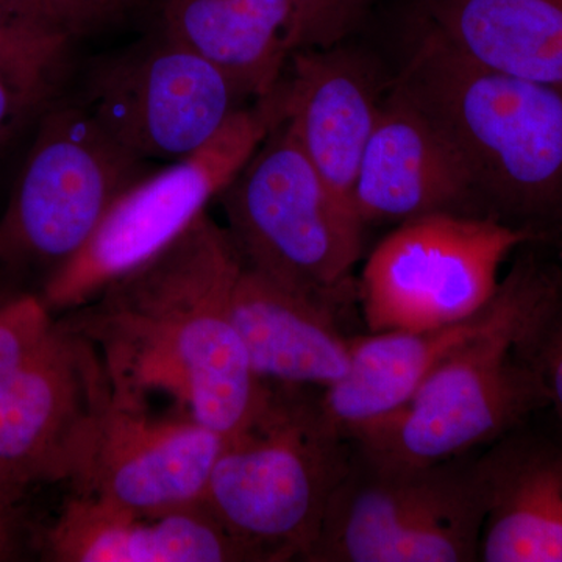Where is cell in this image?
Returning a JSON list of instances; mask_svg holds the SVG:
<instances>
[{"label": "cell", "instance_id": "obj_1", "mask_svg": "<svg viewBox=\"0 0 562 562\" xmlns=\"http://www.w3.org/2000/svg\"><path fill=\"white\" fill-rule=\"evenodd\" d=\"M231 233L202 214L168 249L109 284L70 319L109 369L113 391L180 412L225 439L250 424L269 395L233 325L243 269Z\"/></svg>", "mask_w": 562, "mask_h": 562}, {"label": "cell", "instance_id": "obj_2", "mask_svg": "<svg viewBox=\"0 0 562 562\" xmlns=\"http://www.w3.org/2000/svg\"><path fill=\"white\" fill-rule=\"evenodd\" d=\"M395 91L447 140L483 217L546 244L561 235V88L484 68L431 29Z\"/></svg>", "mask_w": 562, "mask_h": 562}, {"label": "cell", "instance_id": "obj_3", "mask_svg": "<svg viewBox=\"0 0 562 562\" xmlns=\"http://www.w3.org/2000/svg\"><path fill=\"white\" fill-rule=\"evenodd\" d=\"M269 386L258 416L225 439L202 503L251 562L306 561L353 446L308 387Z\"/></svg>", "mask_w": 562, "mask_h": 562}, {"label": "cell", "instance_id": "obj_4", "mask_svg": "<svg viewBox=\"0 0 562 562\" xmlns=\"http://www.w3.org/2000/svg\"><path fill=\"white\" fill-rule=\"evenodd\" d=\"M561 283L560 260L547 258L508 317L449 355L397 409L350 432L355 450L391 464H435L479 452L543 412L541 383L517 346Z\"/></svg>", "mask_w": 562, "mask_h": 562}, {"label": "cell", "instance_id": "obj_5", "mask_svg": "<svg viewBox=\"0 0 562 562\" xmlns=\"http://www.w3.org/2000/svg\"><path fill=\"white\" fill-rule=\"evenodd\" d=\"M480 453L405 465L353 447L306 561H479L487 512Z\"/></svg>", "mask_w": 562, "mask_h": 562}, {"label": "cell", "instance_id": "obj_6", "mask_svg": "<svg viewBox=\"0 0 562 562\" xmlns=\"http://www.w3.org/2000/svg\"><path fill=\"white\" fill-rule=\"evenodd\" d=\"M217 199L247 266L342 308L364 227L333 198L286 121L266 136Z\"/></svg>", "mask_w": 562, "mask_h": 562}, {"label": "cell", "instance_id": "obj_7", "mask_svg": "<svg viewBox=\"0 0 562 562\" xmlns=\"http://www.w3.org/2000/svg\"><path fill=\"white\" fill-rule=\"evenodd\" d=\"M280 85L236 111L201 149L122 192L90 241L50 273L43 294L49 308L87 305L177 241L284 120Z\"/></svg>", "mask_w": 562, "mask_h": 562}, {"label": "cell", "instance_id": "obj_8", "mask_svg": "<svg viewBox=\"0 0 562 562\" xmlns=\"http://www.w3.org/2000/svg\"><path fill=\"white\" fill-rule=\"evenodd\" d=\"M538 236L491 217L436 213L402 222L362 269L369 331L420 330L472 316L494 297L506 258Z\"/></svg>", "mask_w": 562, "mask_h": 562}, {"label": "cell", "instance_id": "obj_9", "mask_svg": "<svg viewBox=\"0 0 562 562\" xmlns=\"http://www.w3.org/2000/svg\"><path fill=\"white\" fill-rule=\"evenodd\" d=\"M146 161L125 150L83 105L52 111L0 221V258L50 265L79 254Z\"/></svg>", "mask_w": 562, "mask_h": 562}, {"label": "cell", "instance_id": "obj_10", "mask_svg": "<svg viewBox=\"0 0 562 562\" xmlns=\"http://www.w3.org/2000/svg\"><path fill=\"white\" fill-rule=\"evenodd\" d=\"M244 99L217 66L161 31L95 66L83 106L139 160L179 161L213 139Z\"/></svg>", "mask_w": 562, "mask_h": 562}, {"label": "cell", "instance_id": "obj_11", "mask_svg": "<svg viewBox=\"0 0 562 562\" xmlns=\"http://www.w3.org/2000/svg\"><path fill=\"white\" fill-rule=\"evenodd\" d=\"M113 401L101 351L70 325L18 371L0 376V460L29 484L69 482L87 472Z\"/></svg>", "mask_w": 562, "mask_h": 562}, {"label": "cell", "instance_id": "obj_12", "mask_svg": "<svg viewBox=\"0 0 562 562\" xmlns=\"http://www.w3.org/2000/svg\"><path fill=\"white\" fill-rule=\"evenodd\" d=\"M225 438L184 413L157 416L149 401L113 391L87 472L74 492L168 512L202 502Z\"/></svg>", "mask_w": 562, "mask_h": 562}, {"label": "cell", "instance_id": "obj_13", "mask_svg": "<svg viewBox=\"0 0 562 562\" xmlns=\"http://www.w3.org/2000/svg\"><path fill=\"white\" fill-rule=\"evenodd\" d=\"M541 243L525 244L494 297L480 312L439 327L369 331L351 338L346 376L322 391V412L333 427L350 432L397 409L449 355L497 325L522 303L547 257Z\"/></svg>", "mask_w": 562, "mask_h": 562}, {"label": "cell", "instance_id": "obj_14", "mask_svg": "<svg viewBox=\"0 0 562 562\" xmlns=\"http://www.w3.org/2000/svg\"><path fill=\"white\" fill-rule=\"evenodd\" d=\"M351 203L362 227L402 224L436 213L482 216L457 155L431 122L395 90L380 105Z\"/></svg>", "mask_w": 562, "mask_h": 562}, {"label": "cell", "instance_id": "obj_15", "mask_svg": "<svg viewBox=\"0 0 562 562\" xmlns=\"http://www.w3.org/2000/svg\"><path fill=\"white\" fill-rule=\"evenodd\" d=\"M480 458L487 512L479 561L562 562L561 425L536 413Z\"/></svg>", "mask_w": 562, "mask_h": 562}, {"label": "cell", "instance_id": "obj_16", "mask_svg": "<svg viewBox=\"0 0 562 562\" xmlns=\"http://www.w3.org/2000/svg\"><path fill=\"white\" fill-rule=\"evenodd\" d=\"M43 542L58 562H251L202 502L154 513L72 492Z\"/></svg>", "mask_w": 562, "mask_h": 562}, {"label": "cell", "instance_id": "obj_17", "mask_svg": "<svg viewBox=\"0 0 562 562\" xmlns=\"http://www.w3.org/2000/svg\"><path fill=\"white\" fill-rule=\"evenodd\" d=\"M286 69L284 121L333 198L355 214V181L382 105L371 76L333 47L292 52Z\"/></svg>", "mask_w": 562, "mask_h": 562}, {"label": "cell", "instance_id": "obj_18", "mask_svg": "<svg viewBox=\"0 0 562 562\" xmlns=\"http://www.w3.org/2000/svg\"><path fill=\"white\" fill-rule=\"evenodd\" d=\"M231 314L261 382L324 391L349 371L351 338L338 310L246 262L233 286Z\"/></svg>", "mask_w": 562, "mask_h": 562}, {"label": "cell", "instance_id": "obj_19", "mask_svg": "<svg viewBox=\"0 0 562 562\" xmlns=\"http://www.w3.org/2000/svg\"><path fill=\"white\" fill-rule=\"evenodd\" d=\"M291 25L290 0H161V31L255 101L283 80Z\"/></svg>", "mask_w": 562, "mask_h": 562}, {"label": "cell", "instance_id": "obj_20", "mask_svg": "<svg viewBox=\"0 0 562 562\" xmlns=\"http://www.w3.org/2000/svg\"><path fill=\"white\" fill-rule=\"evenodd\" d=\"M432 20L469 60L562 90V0H435Z\"/></svg>", "mask_w": 562, "mask_h": 562}, {"label": "cell", "instance_id": "obj_21", "mask_svg": "<svg viewBox=\"0 0 562 562\" xmlns=\"http://www.w3.org/2000/svg\"><path fill=\"white\" fill-rule=\"evenodd\" d=\"M72 40L0 16V72L43 101Z\"/></svg>", "mask_w": 562, "mask_h": 562}, {"label": "cell", "instance_id": "obj_22", "mask_svg": "<svg viewBox=\"0 0 562 562\" xmlns=\"http://www.w3.org/2000/svg\"><path fill=\"white\" fill-rule=\"evenodd\" d=\"M138 0H0V16L70 40L122 20Z\"/></svg>", "mask_w": 562, "mask_h": 562}, {"label": "cell", "instance_id": "obj_23", "mask_svg": "<svg viewBox=\"0 0 562 562\" xmlns=\"http://www.w3.org/2000/svg\"><path fill=\"white\" fill-rule=\"evenodd\" d=\"M517 350L541 383L547 409L562 427V283L536 312Z\"/></svg>", "mask_w": 562, "mask_h": 562}, {"label": "cell", "instance_id": "obj_24", "mask_svg": "<svg viewBox=\"0 0 562 562\" xmlns=\"http://www.w3.org/2000/svg\"><path fill=\"white\" fill-rule=\"evenodd\" d=\"M55 327L43 297L21 295L0 305V376L31 361L49 341Z\"/></svg>", "mask_w": 562, "mask_h": 562}, {"label": "cell", "instance_id": "obj_25", "mask_svg": "<svg viewBox=\"0 0 562 562\" xmlns=\"http://www.w3.org/2000/svg\"><path fill=\"white\" fill-rule=\"evenodd\" d=\"M291 54L303 49H328L349 29L357 0H290Z\"/></svg>", "mask_w": 562, "mask_h": 562}, {"label": "cell", "instance_id": "obj_26", "mask_svg": "<svg viewBox=\"0 0 562 562\" xmlns=\"http://www.w3.org/2000/svg\"><path fill=\"white\" fill-rule=\"evenodd\" d=\"M41 99L0 72V143L16 128L22 117L38 105Z\"/></svg>", "mask_w": 562, "mask_h": 562}, {"label": "cell", "instance_id": "obj_27", "mask_svg": "<svg viewBox=\"0 0 562 562\" xmlns=\"http://www.w3.org/2000/svg\"><path fill=\"white\" fill-rule=\"evenodd\" d=\"M27 486L29 483L20 473L5 461L0 460V512L13 508L21 501Z\"/></svg>", "mask_w": 562, "mask_h": 562}, {"label": "cell", "instance_id": "obj_28", "mask_svg": "<svg viewBox=\"0 0 562 562\" xmlns=\"http://www.w3.org/2000/svg\"><path fill=\"white\" fill-rule=\"evenodd\" d=\"M13 543L11 509H7V512H0V561L9 560Z\"/></svg>", "mask_w": 562, "mask_h": 562}, {"label": "cell", "instance_id": "obj_29", "mask_svg": "<svg viewBox=\"0 0 562 562\" xmlns=\"http://www.w3.org/2000/svg\"><path fill=\"white\" fill-rule=\"evenodd\" d=\"M550 246H553L554 249H557L558 260H560V262L562 265V233L560 236H558L557 239H554V241L552 244H550Z\"/></svg>", "mask_w": 562, "mask_h": 562}]
</instances>
